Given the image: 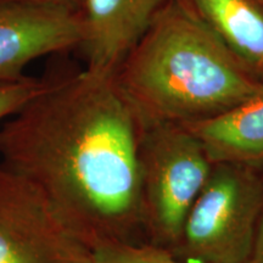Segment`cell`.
<instances>
[{
  "label": "cell",
  "mask_w": 263,
  "mask_h": 263,
  "mask_svg": "<svg viewBox=\"0 0 263 263\" xmlns=\"http://www.w3.org/2000/svg\"><path fill=\"white\" fill-rule=\"evenodd\" d=\"M81 42L77 12L0 4V83L21 80L32 61L78 49Z\"/></svg>",
  "instance_id": "8992f818"
},
{
  "label": "cell",
  "mask_w": 263,
  "mask_h": 263,
  "mask_svg": "<svg viewBox=\"0 0 263 263\" xmlns=\"http://www.w3.org/2000/svg\"><path fill=\"white\" fill-rule=\"evenodd\" d=\"M91 263H182L170 250L139 242L112 241L91 250Z\"/></svg>",
  "instance_id": "30bf717a"
},
{
  "label": "cell",
  "mask_w": 263,
  "mask_h": 263,
  "mask_svg": "<svg viewBox=\"0 0 263 263\" xmlns=\"http://www.w3.org/2000/svg\"><path fill=\"white\" fill-rule=\"evenodd\" d=\"M44 80L26 77L21 80L0 83V122L12 116L26 101L41 89Z\"/></svg>",
  "instance_id": "8fae6325"
},
{
  "label": "cell",
  "mask_w": 263,
  "mask_h": 263,
  "mask_svg": "<svg viewBox=\"0 0 263 263\" xmlns=\"http://www.w3.org/2000/svg\"><path fill=\"white\" fill-rule=\"evenodd\" d=\"M263 212V176L215 163L186 217L174 255L207 263H249Z\"/></svg>",
  "instance_id": "277c9868"
},
{
  "label": "cell",
  "mask_w": 263,
  "mask_h": 263,
  "mask_svg": "<svg viewBox=\"0 0 263 263\" xmlns=\"http://www.w3.org/2000/svg\"><path fill=\"white\" fill-rule=\"evenodd\" d=\"M183 126L200 141L213 164L256 168L263 164V85L224 112Z\"/></svg>",
  "instance_id": "ba28073f"
},
{
  "label": "cell",
  "mask_w": 263,
  "mask_h": 263,
  "mask_svg": "<svg viewBox=\"0 0 263 263\" xmlns=\"http://www.w3.org/2000/svg\"><path fill=\"white\" fill-rule=\"evenodd\" d=\"M144 122L116 74L44 80L0 126V164L35 188L85 246L143 232Z\"/></svg>",
  "instance_id": "6da1fadb"
},
{
  "label": "cell",
  "mask_w": 263,
  "mask_h": 263,
  "mask_svg": "<svg viewBox=\"0 0 263 263\" xmlns=\"http://www.w3.org/2000/svg\"><path fill=\"white\" fill-rule=\"evenodd\" d=\"M249 263H263V212L258 222Z\"/></svg>",
  "instance_id": "4fadbf2b"
},
{
  "label": "cell",
  "mask_w": 263,
  "mask_h": 263,
  "mask_svg": "<svg viewBox=\"0 0 263 263\" xmlns=\"http://www.w3.org/2000/svg\"><path fill=\"white\" fill-rule=\"evenodd\" d=\"M186 263H207V262H202V261H196V259H188Z\"/></svg>",
  "instance_id": "5bb4252c"
},
{
  "label": "cell",
  "mask_w": 263,
  "mask_h": 263,
  "mask_svg": "<svg viewBox=\"0 0 263 263\" xmlns=\"http://www.w3.org/2000/svg\"><path fill=\"white\" fill-rule=\"evenodd\" d=\"M116 78L144 124L213 117L262 88L200 15L171 0Z\"/></svg>",
  "instance_id": "7a4b0ae2"
},
{
  "label": "cell",
  "mask_w": 263,
  "mask_h": 263,
  "mask_svg": "<svg viewBox=\"0 0 263 263\" xmlns=\"http://www.w3.org/2000/svg\"><path fill=\"white\" fill-rule=\"evenodd\" d=\"M0 263H91L45 197L0 164Z\"/></svg>",
  "instance_id": "5b68a950"
},
{
  "label": "cell",
  "mask_w": 263,
  "mask_h": 263,
  "mask_svg": "<svg viewBox=\"0 0 263 263\" xmlns=\"http://www.w3.org/2000/svg\"><path fill=\"white\" fill-rule=\"evenodd\" d=\"M0 4H21L41 8L64 10L80 14L83 0H0Z\"/></svg>",
  "instance_id": "7c38bea8"
},
{
  "label": "cell",
  "mask_w": 263,
  "mask_h": 263,
  "mask_svg": "<svg viewBox=\"0 0 263 263\" xmlns=\"http://www.w3.org/2000/svg\"><path fill=\"white\" fill-rule=\"evenodd\" d=\"M199 14L240 61L263 71V11L251 0H195Z\"/></svg>",
  "instance_id": "9c48e42d"
},
{
  "label": "cell",
  "mask_w": 263,
  "mask_h": 263,
  "mask_svg": "<svg viewBox=\"0 0 263 263\" xmlns=\"http://www.w3.org/2000/svg\"><path fill=\"white\" fill-rule=\"evenodd\" d=\"M143 232L173 254L213 163L183 124H144L140 140Z\"/></svg>",
  "instance_id": "3957f363"
},
{
  "label": "cell",
  "mask_w": 263,
  "mask_h": 263,
  "mask_svg": "<svg viewBox=\"0 0 263 263\" xmlns=\"http://www.w3.org/2000/svg\"><path fill=\"white\" fill-rule=\"evenodd\" d=\"M171 0H83L80 48L88 70L117 74Z\"/></svg>",
  "instance_id": "52a82bcc"
}]
</instances>
